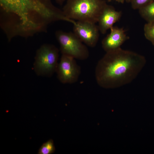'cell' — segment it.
<instances>
[{
  "label": "cell",
  "instance_id": "6da1fadb",
  "mask_svg": "<svg viewBox=\"0 0 154 154\" xmlns=\"http://www.w3.org/2000/svg\"><path fill=\"white\" fill-rule=\"evenodd\" d=\"M146 63L143 56L121 48L106 52L96 66V80L104 88L121 87L134 80Z\"/></svg>",
  "mask_w": 154,
  "mask_h": 154
},
{
  "label": "cell",
  "instance_id": "7a4b0ae2",
  "mask_svg": "<svg viewBox=\"0 0 154 154\" xmlns=\"http://www.w3.org/2000/svg\"><path fill=\"white\" fill-rule=\"evenodd\" d=\"M107 4L104 0H67L62 11L70 19L96 23Z\"/></svg>",
  "mask_w": 154,
  "mask_h": 154
},
{
  "label": "cell",
  "instance_id": "3957f363",
  "mask_svg": "<svg viewBox=\"0 0 154 154\" xmlns=\"http://www.w3.org/2000/svg\"><path fill=\"white\" fill-rule=\"evenodd\" d=\"M0 3L5 9L19 16L25 26L34 25L30 19V12L35 11L44 16L45 15L46 7L34 0H0Z\"/></svg>",
  "mask_w": 154,
  "mask_h": 154
},
{
  "label": "cell",
  "instance_id": "277c9868",
  "mask_svg": "<svg viewBox=\"0 0 154 154\" xmlns=\"http://www.w3.org/2000/svg\"><path fill=\"white\" fill-rule=\"evenodd\" d=\"M58 57V51L55 47L49 45L42 46L38 50L35 57V72L39 75L51 76L56 72Z\"/></svg>",
  "mask_w": 154,
  "mask_h": 154
},
{
  "label": "cell",
  "instance_id": "5b68a950",
  "mask_svg": "<svg viewBox=\"0 0 154 154\" xmlns=\"http://www.w3.org/2000/svg\"><path fill=\"white\" fill-rule=\"evenodd\" d=\"M56 35L62 54L81 60L88 58V49L74 33L58 31Z\"/></svg>",
  "mask_w": 154,
  "mask_h": 154
},
{
  "label": "cell",
  "instance_id": "8992f818",
  "mask_svg": "<svg viewBox=\"0 0 154 154\" xmlns=\"http://www.w3.org/2000/svg\"><path fill=\"white\" fill-rule=\"evenodd\" d=\"M75 59L62 54L56 72L60 81L63 84H72L76 82L81 71Z\"/></svg>",
  "mask_w": 154,
  "mask_h": 154
},
{
  "label": "cell",
  "instance_id": "52a82bcc",
  "mask_svg": "<svg viewBox=\"0 0 154 154\" xmlns=\"http://www.w3.org/2000/svg\"><path fill=\"white\" fill-rule=\"evenodd\" d=\"M73 25L74 33L83 43L90 47L95 46L100 32L96 23L76 21Z\"/></svg>",
  "mask_w": 154,
  "mask_h": 154
},
{
  "label": "cell",
  "instance_id": "ba28073f",
  "mask_svg": "<svg viewBox=\"0 0 154 154\" xmlns=\"http://www.w3.org/2000/svg\"><path fill=\"white\" fill-rule=\"evenodd\" d=\"M110 33L102 40L103 48L106 52L121 48V46L129 38L123 28L112 27Z\"/></svg>",
  "mask_w": 154,
  "mask_h": 154
},
{
  "label": "cell",
  "instance_id": "9c48e42d",
  "mask_svg": "<svg viewBox=\"0 0 154 154\" xmlns=\"http://www.w3.org/2000/svg\"><path fill=\"white\" fill-rule=\"evenodd\" d=\"M121 11H116L112 6L107 4L98 19V25L99 31L102 34L113 27L114 24L120 19Z\"/></svg>",
  "mask_w": 154,
  "mask_h": 154
},
{
  "label": "cell",
  "instance_id": "30bf717a",
  "mask_svg": "<svg viewBox=\"0 0 154 154\" xmlns=\"http://www.w3.org/2000/svg\"><path fill=\"white\" fill-rule=\"evenodd\" d=\"M138 10L140 15L147 23L154 21V1Z\"/></svg>",
  "mask_w": 154,
  "mask_h": 154
},
{
  "label": "cell",
  "instance_id": "8fae6325",
  "mask_svg": "<svg viewBox=\"0 0 154 154\" xmlns=\"http://www.w3.org/2000/svg\"><path fill=\"white\" fill-rule=\"evenodd\" d=\"M143 29L145 38L154 46V21L147 23L144 25Z\"/></svg>",
  "mask_w": 154,
  "mask_h": 154
},
{
  "label": "cell",
  "instance_id": "7c38bea8",
  "mask_svg": "<svg viewBox=\"0 0 154 154\" xmlns=\"http://www.w3.org/2000/svg\"><path fill=\"white\" fill-rule=\"evenodd\" d=\"M55 150L54 142L52 139L44 143L39 148L38 154H51L54 153Z\"/></svg>",
  "mask_w": 154,
  "mask_h": 154
},
{
  "label": "cell",
  "instance_id": "4fadbf2b",
  "mask_svg": "<svg viewBox=\"0 0 154 154\" xmlns=\"http://www.w3.org/2000/svg\"><path fill=\"white\" fill-rule=\"evenodd\" d=\"M154 1V0H131V3L132 9H138Z\"/></svg>",
  "mask_w": 154,
  "mask_h": 154
},
{
  "label": "cell",
  "instance_id": "5bb4252c",
  "mask_svg": "<svg viewBox=\"0 0 154 154\" xmlns=\"http://www.w3.org/2000/svg\"><path fill=\"white\" fill-rule=\"evenodd\" d=\"M109 1H110L112 0H114L117 2L121 3H124V1H125V0H108Z\"/></svg>",
  "mask_w": 154,
  "mask_h": 154
},
{
  "label": "cell",
  "instance_id": "9a60e30c",
  "mask_svg": "<svg viewBox=\"0 0 154 154\" xmlns=\"http://www.w3.org/2000/svg\"><path fill=\"white\" fill-rule=\"evenodd\" d=\"M131 0H125V1L128 3H131Z\"/></svg>",
  "mask_w": 154,
  "mask_h": 154
},
{
  "label": "cell",
  "instance_id": "2e32d148",
  "mask_svg": "<svg viewBox=\"0 0 154 154\" xmlns=\"http://www.w3.org/2000/svg\"><path fill=\"white\" fill-rule=\"evenodd\" d=\"M58 1H60V2H62L63 1H64L65 0H57Z\"/></svg>",
  "mask_w": 154,
  "mask_h": 154
}]
</instances>
